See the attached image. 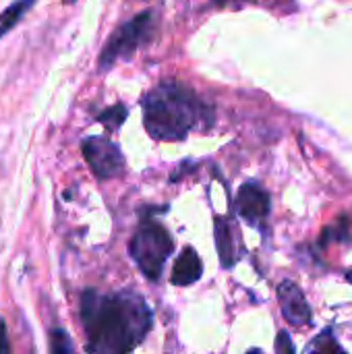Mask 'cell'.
<instances>
[{"mask_svg": "<svg viewBox=\"0 0 352 354\" xmlns=\"http://www.w3.org/2000/svg\"><path fill=\"white\" fill-rule=\"evenodd\" d=\"M81 322L87 334V351L100 354L131 353L151 330V309L133 290L81 295Z\"/></svg>", "mask_w": 352, "mask_h": 354, "instance_id": "1", "label": "cell"}, {"mask_svg": "<svg viewBox=\"0 0 352 354\" xmlns=\"http://www.w3.org/2000/svg\"><path fill=\"white\" fill-rule=\"evenodd\" d=\"M212 120L197 93L178 81H162L143 97V124L158 141H180Z\"/></svg>", "mask_w": 352, "mask_h": 354, "instance_id": "2", "label": "cell"}, {"mask_svg": "<svg viewBox=\"0 0 352 354\" xmlns=\"http://www.w3.org/2000/svg\"><path fill=\"white\" fill-rule=\"evenodd\" d=\"M129 251L137 268L143 272V276L151 282H158L168 257L174 251V241L162 224L145 220L133 234Z\"/></svg>", "mask_w": 352, "mask_h": 354, "instance_id": "3", "label": "cell"}, {"mask_svg": "<svg viewBox=\"0 0 352 354\" xmlns=\"http://www.w3.org/2000/svg\"><path fill=\"white\" fill-rule=\"evenodd\" d=\"M154 29V15L151 12H139L131 21L122 23L108 39L100 54V71L112 68L118 60H127L135 54V50L151 37Z\"/></svg>", "mask_w": 352, "mask_h": 354, "instance_id": "4", "label": "cell"}, {"mask_svg": "<svg viewBox=\"0 0 352 354\" xmlns=\"http://www.w3.org/2000/svg\"><path fill=\"white\" fill-rule=\"evenodd\" d=\"M81 149L87 166L98 178H112L124 170V156L120 147L106 137H87Z\"/></svg>", "mask_w": 352, "mask_h": 354, "instance_id": "5", "label": "cell"}, {"mask_svg": "<svg viewBox=\"0 0 352 354\" xmlns=\"http://www.w3.org/2000/svg\"><path fill=\"white\" fill-rule=\"evenodd\" d=\"M237 209L249 224H263L270 216V193L259 183H245L237 193Z\"/></svg>", "mask_w": 352, "mask_h": 354, "instance_id": "6", "label": "cell"}, {"mask_svg": "<svg viewBox=\"0 0 352 354\" xmlns=\"http://www.w3.org/2000/svg\"><path fill=\"white\" fill-rule=\"evenodd\" d=\"M278 301H280V307H282V315L286 317L288 324L307 326L311 322V307H309L303 290L295 282L284 280L278 286Z\"/></svg>", "mask_w": 352, "mask_h": 354, "instance_id": "7", "label": "cell"}, {"mask_svg": "<svg viewBox=\"0 0 352 354\" xmlns=\"http://www.w3.org/2000/svg\"><path fill=\"white\" fill-rule=\"evenodd\" d=\"M201 274H203V266H201V259H199L197 251L193 247H187L178 255V259H176V263L172 268V278L170 280H172L174 286H191L201 278Z\"/></svg>", "mask_w": 352, "mask_h": 354, "instance_id": "8", "label": "cell"}, {"mask_svg": "<svg viewBox=\"0 0 352 354\" xmlns=\"http://www.w3.org/2000/svg\"><path fill=\"white\" fill-rule=\"evenodd\" d=\"M216 245H218V253L222 257V266L232 268L239 257H237V249H234V232H232L228 220H224V218L216 220Z\"/></svg>", "mask_w": 352, "mask_h": 354, "instance_id": "9", "label": "cell"}, {"mask_svg": "<svg viewBox=\"0 0 352 354\" xmlns=\"http://www.w3.org/2000/svg\"><path fill=\"white\" fill-rule=\"evenodd\" d=\"M33 4H35V0H15L12 4H8V6L0 12V37H2L4 33H8Z\"/></svg>", "mask_w": 352, "mask_h": 354, "instance_id": "10", "label": "cell"}, {"mask_svg": "<svg viewBox=\"0 0 352 354\" xmlns=\"http://www.w3.org/2000/svg\"><path fill=\"white\" fill-rule=\"evenodd\" d=\"M127 116H129L127 108H124L122 104H116V106H112L110 110L102 112V114H100V120H102L110 131H114V129H118V127L124 122Z\"/></svg>", "mask_w": 352, "mask_h": 354, "instance_id": "11", "label": "cell"}, {"mask_svg": "<svg viewBox=\"0 0 352 354\" xmlns=\"http://www.w3.org/2000/svg\"><path fill=\"white\" fill-rule=\"evenodd\" d=\"M52 351L54 353H73V344H71V340H68V336H66V332H62V330H56V332H52Z\"/></svg>", "mask_w": 352, "mask_h": 354, "instance_id": "12", "label": "cell"}, {"mask_svg": "<svg viewBox=\"0 0 352 354\" xmlns=\"http://www.w3.org/2000/svg\"><path fill=\"white\" fill-rule=\"evenodd\" d=\"M0 353H10V344L6 340V328L2 319H0Z\"/></svg>", "mask_w": 352, "mask_h": 354, "instance_id": "13", "label": "cell"}, {"mask_svg": "<svg viewBox=\"0 0 352 354\" xmlns=\"http://www.w3.org/2000/svg\"><path fill=\"white\" fill-rule=\"evenodd\" d=\"M282 346H286V351H288V353H293V351H295V346H293V344H290V340H288V334H284V332L278 336L276 351H282Z\"/></svg>", "mask_w": 352, "mask_h": 354, "instance_id": "14", "label": "cell"}, {"mask_svg": "<svg viewBox=\"0 0 352 354\" xmlns=\"http://www.w3.org/2000/svg\"><path fill=\"white\" fill-rule=\"evenodd\" d=\"M220 6H224V4H228V2H255V0H216Z\"/></svg>", "mask_w": 352, "mask_h": 354, "instance_id": "15", "label": "cell"}, {"mask_svg": "<svg viewBox=\"0 0 352 354\" xmlns=\"http://www.w3.org/2000/svg\"><path fill=\"white\" fill-rule=\"evenodd\" d=\"M64 2H66V4H71V2H75V0H64Z\"/></svg>", "mask_w": 352, "mask_h": 354, "instance_id": "16", "label": "cell"}]
</instances>
